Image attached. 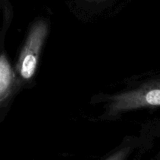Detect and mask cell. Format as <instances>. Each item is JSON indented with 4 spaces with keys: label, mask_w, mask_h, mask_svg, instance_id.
<instances>
[{
    "label": "cell",
    "mask_w": 160,
    "mask_h": 160,
    "mask_svg": "<svg viewBox=\"0 0 160 160\" xmlns=\"http://www.w3.org/2000/svg\"><path fill=\"white\" fill-rule=\"evenodd\" d=\"M160 106V82L147 84L141 88L122 92L111 98V115L145 107Z\"/></svg>",
    "instance_id": "obj_1"
},
{
    "label": "cell",
    "mask_w": 160,
    "mask_h": 160,
    "mask_svg": "<svg viewBox=\"0 0 160 160\" xmlns=\"http://www.w3.org/2000/svg\"><path fill=\"white\" fill-rule=\"evenodd\" d=\"M47 33L48 26L42 20L31 27L17 64V71L23 79L30 80L34 76Z\"/></svg>",
    "instance_id": "obj_2"
},
{
    "label": "cell",
    "mask_w": 160,
    "mask_h": 160,
    "mask_svg": "<svg viewBox=\"0 0 160 160\" xmlns=\"http://www.w3.org/2000/svg\"><path fill=\"white\" fill-rule=\"evenodd\" d=\"M14 81L13 71L5 55L0 56V103L9 95Z\"/></svg>",
    "instance_id": "obj_3"
},
{
    "label": "cell",
    "mask_w": 160,
    "mask_h": 160,
    "mask_svg": "<svg viewBox=\"0 0 160 160\" xmlns=\"http://www.w3.org/2000/svg\"><path fill=\"white\" fill-rule=\"evenodd\" d=\"M130 151V148L127 147V148H123L122 149L119 150L114 154L110 156L109 157L107 158L105 160H125L127 156L129 155Z\"/></svg>",
    "instance_id": "obj_4"
}]
</instances>
